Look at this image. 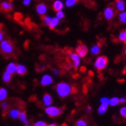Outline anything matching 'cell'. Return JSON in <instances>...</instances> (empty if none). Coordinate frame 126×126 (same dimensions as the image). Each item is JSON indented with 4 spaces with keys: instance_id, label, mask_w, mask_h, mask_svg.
Masks as SVG:
<instances>
[{
    "instance_id": "6da1fadb",
    "label": "cell",
    "mask_w": 126,
    "mask_h": 126,
    "mask_svg": "<svg viewBox=\"0 0 126 126\" xmlns=\"http://www.w3.org/2000/svg\"><path fill=\"white\" fill-rule=\"evenodd\" d=\"M15 46L14 44L11 42L10 39H5L1 42L0 44V52L5 56V58H8L14 54Z\"/></svg>"
},
{
    "instance_id": "7a4b0ae2",
    "label": "cell",
    "mask_w": 126,
    "mask_h": 126,
    "mask_svg": "<svg viewBox=\"0 0 126 126\" xmlns=\"http://www.w3.org/2000/svg\"><path fill=\"white\" fill-rule=\"evenodd\" d=\"M57 93L61 97H67L71 93H75L73 91V88H71V86L66 83V82H61L58 83L55 87Z\"/></svg>"
},
{
    "instance_id": "3957f363",
    "label": "cell",
    "mask_w": 126,
    "mask_h": 126,
    "mask_svg": "<svg viewBox=\"0 0 126 126\" xmlns=\"http://www.w3.org/2000/svg\"><path fill=\"white\" fill-rule=\"evenodd\" d=\"M108 63V59L105 56H100L97 58L95 63H94V67L97 69L98 71L103 70L107 66Z\"/></svg>"
},
{
    "instance_id": "277c9868",
    "label": "cell",
    "mask_w": 126,
    "mask_h": 126,
    "mask_svg": "<svg viewBox=\"0 0 126 126\" xmlns=\"http://www.w3.org/2000/svg\"><path fill=\"white\" fill-rule=\"evenodd\" d=\"M63 110L55 107H48L45 109V112H46L50 117H55L58 116L62 113Z\"/></svg>"
},
{
    "instance_id": "5b68a950",
    "label": "cell",
    "mask_w": 126,
    "mask_h": 126,
    "mask_svg": "<svg viewBox=\"0 0 126 126\" xmlns=\"http://www.w3.org/2000/svg\"><path fill=\"white\" fill-rule=\"evenodd\" d=\"M76 54L79 57H81V58H84V57H85V55L88 53V48H87L86 45H85L83 44H79L76 47Z\"/></svg>"
},
{
    "instance_id": "8992f818",
    "label": "cell",
    "mask_w": 126,
    "mask_h": 126,
    "mask_svg": "<svg viewBox=\"0 0 126 126\" xmlns=\"http://www.w3.org/2000/svg\"><path fill=\"white\" fill-rule=\"evenodd\" d=\"M69 54H70V58L72 59V61H73V63H74V66L75 68H77L80 63V57L77 54H75V53H73L71 51H69Z\"/></svg>"
},
{
    "instance_id": "52a82bcc",
    "label": "cell",
    "mask_w": 126,
    "mask_h": 126,
    "mask_svg": "<svg viewBox=\"0 0 126 126\" xmlns=\"http://www.w3.org/2000/svg\"><path fill=\"white\" fill-rule=\"evenodd\" d=\"M52 82H53V79L49 75H45V76H43V77L42 78V80H41V84L43 86L48 85L51 84Z\"/></svg>"
},
{
    "instance_id": "ba28073f",
    "label": "cell",
    "mask_w": 126,
    "mask_h": 126,
    "mask_svg": "<svg viewBox=\"0 0 126 126\" xmlns=\"http://www.w3.org/2000/svg\"><path fill=\"white\" fill-rule=\"evenodd\" d=\"M104 16L107 20H111L114 16V9L109 6L104 10Z\"/></svg>"
},
{
    "instance_id": "9c48e42d",
    "label": "cell",
    "mask_w": 126,
    "mask_h": 126,
    "mask_svg": "<svg viewBox=\"0 0 126 126\" xmlns=\"http://www.w3.org/2000/svg\"><path fill=\"white\" fill-rule=\"evenodd\" d=\"M53 100L51 96L48 94V93H45L43 96V104L45 106H49L52 104Z\"/></svg>"
},
{
    "instance_id": "30bf717a",
    "label": "cell",
    "mask_w": 126,
    "mask_h": 126,
    "mask_svg": "<svg viewBox=\"0 0 126 126\" xmlns=\"http://www.w3.org/2000/svg\"><path fill=\"white\" fill-rule=\"evenodd\" d=\"M36 11L39 15H44L45 14V12H46L47 11V8H46V5H45V4L43 3H40L37 5L36 7Z\"/></svg>"
},
{
    "instance_id": "8fae6325",
    "label": "cell",
    "mask_w": 126,
    "mask_h": 126,
    "mask_svg": "<svg viewBox=\"0 0 126 126\" xmlns=\"http://www.w3.org/2000/svg\"><path fill=\"white\" fill-rule=\"evenodd\" d=\"M16 72L19 74V75H20V76H24L26 73H27V68H26V66H23V65H17V70H16Z\"/></svg>"
},
{
    "instance_id": "7c38bea8",
    "label": "cell",
    "mask_w": 126,
    "mask_h": 126,
    "mask_svg": "<svg viewBox=\"0 0 126 126\" xmlns=\"http://www.w3.org/2000/svg\"><path fill=\"white\" fill-rule=\"evenodd\" d=\"M17 64L15 63H11L8 65L7 68H6V71H8V73H10L11 74H12L16 72L17 70Z\"/></svg>"
},
{
    "instance_id": "4fadbf2b",
    "label": "cell",
    "mask_w": 126,
    "mask_h": 126,
    "mask_svg": "<svg viewBox=\"0 0 126 126\" xmlns=\"http://www.w3.org/2000/svg\"><path fill=\"white\" fill-rule=\"evenodd\" d=\"M0 8L2 10H4L5 11H9L13 8V5L11 3H8L6 2H2L1 5H0Z\"/></svg>"
},
{
    "instance_id": "5bb4252c",
    "label": "cell",
    "mask_w": 126,
    "mask_h": 126,
    "mask_svg": "<svg viewBox=\"0 0 126 126\" xmlns=\"http://www.w3.org/2000/svg\"><path fill=\"white\" fill-rule=\"evenodd\" d=\"M59 24V19L58 17H54V18H51L50 23H49V28L51 30H54L57 26Z\"/></svg>"
},
{
    "instance_id": "9a60e30c",
    "label": "cell",
    "mask_w": 126,
    "mask_h": 126,
    "mask_svg": "<svg viewBox=\"0 0 126 126\" xmlns=\"http://www.w3.org/2000/svg\"><path fill=\"white\" fill-rule=\"evenodd\" d=\"M63 8V2L60 0H57V1L54 2V3L53 4V9L55 11H61Z\"/></svg>"
},
{
    "instance_id": "2e32d148",
    "label": "cell",
    "mask_w": 126,
    "mask_h": 126,
    "mask_svg": "<svg viewBox=\"0 0 126 126\" xmlns=\"http://www.w3.org/2000/svg\"><path fill=\"white\" fill-rule=\"evenodd\" d=\"M18 117H19V119H20V120L21 122H23L25 123V124H27L28 123V121L27 119V113H26L25 111H23V112H20Z\"/></svg>"
},
{
    "instance_id": "e0dca14e",
    "label": "cell",
    "mask_w": 126,
    "mask_h": 126,
    "mask_svg": "<svg viewBox=\"0 0 126 126\" xmlns=\"http://www.w3.org/2000/svg\"><path fill=\"white\" fill-rule=\"evenodd\" d=\"M108 106H109V105L101 104L99 108H98V113L100 114V115H103V114H104V113L107 112V110Z\"/></svg>"
},
{
    "instance_id": "ac0fdd59",
    "label": "cell",
    "mask_w": 126,
    "mask_h": 126,
    "mask_svg": "<svg viewBox=\"0 0 126 126\" xmlns=\"http://www.w3.org/2000/svg\"><path fill=\"white\" fill-rule=\"evenodd\" d=\"M3 81L5 82V83H9L11 79V74L10 73H8V71H5L3 74Z\"/></svg>"
},
{
    "instance_id": "d6986e66",
    "label": "cell",
    "mask_w": 126,
    "mask_h": 126,
    "mask_svg": "<svg viewBox=\"0 0 126 126\" xmlns=\"http://www.w3.org/2000/svg\"><path fill=\"white\" fill-rule=\"evenodd\" d=\"M119 103V99L117 97H112L110 100V104H109V105H110L112 107H114V106L118 105Z\"/></svg>"
},
{
    "instance_id": "ffe728a7",
    "label": "cell",
    "mask_w": 126,
    "mask_h": 126,
    "mask_svg": "<svg viewBox=\"0 0 126 126\" xmlns=\"http://www.w3.org/2000/svg\"><path fill=\"white\" fill-rule=\"evenodd\" d=\"M7 97V90L2 88H0V101H2Z\"/></svg>"
},
{
    "instance_id": "44dd1931",
    "label": "cell",
    "mask_w": 126,
    "mask_h": 126,
    "mask_svg": "<svg viewBox=\"0 0 126 126\" xmlns=\"http://www.w3.org/2000/svg\"><path fill=\"white\" fill-rule=\"evenodd\" d=\"M91 53H92L93 54H99L100 51V45H94V46L91 48Z\"/></svg>"
},
{
    "instance_id": "7402d4cb",
    "label": "cell",
    "mask_w": 126,
    "mask_h": 126,
    "mask_svg": "<svg viewBox=\"0 0 126 126\" xmlns=\"http://www.w3.org/2000/svg\"><path fill=\"white\" fill-rule=\"evenodd\" d=\"M116 7L119 11H123L125 9V3L122 0H116Z\"/></svg>"
},
{
    "instance_id": "603a6c76",
    "label": "cell",
    "mask_w": 126,
    "mask_h": 126,
    "mask_svg": "<svg viewBox=\"0 0 126 126\" xmlns=\"http://www.w3.org/2000/svg\"><path fill=\"white\" fill-rule=\"evenodd\" d=\"M19 113H20L19 110H12L10 112V116H11V117L12 118V119H17L19 116Z\"/></svg>"
},
{
    "instance_id": "cb8c5ba5",
    "label": "cell",
    "mask_w": 126,
    "mask_h": 126,
    "mask_svg": "<svg viewBox=\"0 0 126 126\" xmlns=\"http://www.w3.org/2000/svg\"><path fill=\"white\" fill-rule=\"evenodd\" d=\"M119 39L122 42L126 43V31H122L119 33Z\"/></svg>"
},
{
    "instance_id": "d4e9b609",
    "label": "cell",
    "mask_w": 126,
    "mask_h": 126,
    "mask_svg": "<svg viewBox=\"0 0 126 126\" xmlns=\"http://www.w3.org/2000/svg\"><path fill=\"white\" fill-rule=\"evenodd\" d=\"M79 2V0H66V5L67 7H71L74 5L76 3Z\"/></svg>"
},
{
    "instance_id": "484cf974",
    "label": "cell",
    "mask_w": 126,
    "mask_h": 126,
    "mask_svg": "<svg viewBox=\"0 0 126 126\" xmlns=\"http://www.w3.org/2000/svg\"><path fill=\"white\" fill-rule=\"evenodd\" d=\"M76 126H88V124L85 120L84 119H79L76 122Z\"/></svg>"
},
{
    "instance_id": "4316f807",
    "label": "cell",
    "mask_w": 126,
    "mask_h": 126,
    "mask_svg": "<svg viewBox=\"0 0 126 126\" xmlns=\"http://www.w3.org/2000/svg\"><path fill=\"white\" fill-rule=\"evenodd\" d=\"M42 20L45 22V24H46L47 26H48L51 18L49 16H43V17H42Z\"/></svg>"
},
{
    "instance_id": "83f0119b",
    "label": "cell",
    "mask_w": 126,
    "mask_h": 126,
    "mask_svg": "<svg viewBox=\"0 0 126 126\" xmlns=\"http://www.w3.org/2000/svg\"><path fill=\"white\" fill-rule=\"evenodd\" d=\"M119 19L120 21L124 23V24H126V12H123L119 15Z\"/></svg>"
},
{
    "instance_id": "f1b7e54d",
    "label": "cell",
    "mask_w": 126,
    "mask_h": 126,
    "mask_svg": "<svg viewBox=\"0 0 126 126\" xmlns=\"http://www.w3.org/2000/svg\"><path fill=\"white\" fill-rule=\"evenodd\" d=\"M120 115L123 118H126V107H123L120 110Z\"/></svg>"
},
{
    "instance_id": "f546056e",
    "label": "cell",
    "mask_w": 126,
    "mask_h": 126,
    "mask_svg": "<svg viewBox=\"0 0 126 126\" xmlns=\"http://www.w3.org/2000/svg\"><path fill=\"white\" fill-rule=\"evenodd\" d=\"M100 103H101V104H104L109 105V104H110V100L107 97H102L100 99Z\"/></svg>"
},
{
    "instance_id": "4dcf8cb0",
    "label": "cell",
    "mask_w": 126,
    "mask_h": 126,
    "mask_svg": "<svg viewBox=\"0 0 126 126\" xmlns=\"http://www.w3.org/2000/svg\"><path fill=\"white\" fill-rule=\"evenodd\" d=\"M57 17H58V19H62L64 17V14L61 10L57 11Z\"/></svg>"
},
{
    "instance_id": "1f68e13d",
    "label": "cell",
    "mask_w": 126,
    "mask_h": 126,
    "mask_svg": "<svg viewBox=\"0 0 126 126\" xmlns=\"http://www.w3.org/2000/svg\"><path fill=\"white\" fill-rule=\"evenodd\" d=\"M2 107L3 109V111L7 112V111L8 110V103H3V104H2Z\"/></svg>"
},
{
    "instance_id": "d6a6232c",
    "label": "cell",
    "mask_w": 126,
    "mask_h": 126,
    "mask_svg": "<svg viewBox=\"0 0 126 126\" xmlns=\"http://www.w3.org/2000/svg\"><path fill=\"white\" fill-rule=\"evenodd\" d=\"M33 126H47V125H46V123H45V122L40 121V122H36V124H34Z\"/></svg>"
},
{
    "instance_id": "836d02e7",
    "label": "cell",
    "mask_w": 126,
    "mask_h": 126,
    "mask_svg": "<svg viewBox=\"0 0 126 126\" xmlns=\"http://www.w3.org/2000/svg\"><path fill=\"white\" fill-rule=\"evenodd\" d=\"M15 18L17 20H20V19H22V15H21L20 13H16V14L15 15Z\"/></svg>"
},
{
    "instance_id": "e575fe53",
    "label": "cell",
    "mask_w": 126,
    "mask_h": 126,
    "mask_svg": "<svg viewBox=\"0 0 126 126\" xmlns=\"http://www.w3.org/2000/svg\"><path fill=\"white\" fill-rule=\"evenodd\" d=\"M3 37H4V32L0 30V41H2L3 39Z\"/></svg>"
},
{
    "instance_id": "d590c367",
    "label": "cell",
    "mask_w": 126,
    "mask_h": 126,
    "mask_svg": "<svg viewBox=\"0 0 126 126\" xmlns=\"http://www.w3.org/2000/svg\"><path fill=\"white\" fill-rule=\"evenodd\" d=\"M126 102V98L125 97H121L119 99V103H121V104H123V103H125Z\"/></svg>"
},
{
    "instance_id": "8d00e7d4",
    "label": "cell",
    "mask_w": 126,
    "mask_h": 126,
    "mask_svg": "<svg viewBox=\"0 0 126 126\" xmlns=\"http://www.w3.org/2000/svg\"><path fill=\"white\" fill-rule=\"evenodd\" d=\"M31 2V0H24V4L25 5H28Z\"/></svg>"
},
{
    "instance_id": "74e56055",
    "label": "cell",
    "mask_w": 126,
    "mask_h": 126,
    "mask_svg": "<svg viewBox=\"0 0 126 126\" xmlns=\"http://www.w3.org/2000/svg\"><path fill=\"white\" fill-rule=\"evenodd\" d=\"M91 108L90 107H87V109H86V112H87V113H88V112H91Z\"/></svg>"
},
{
    "instance_id": "f35d334b",
    "label": "cell",
    "mask_w": 126,
    "mask_h": 126,
    "mask_svg": "<svg viewBox=\"0 0 126 126\" xmlns=\"http://www.w3.org/2000/svg\"><path fill=\"white\" fill-rule=\"evenodd\" d=\"M53 72H54V74H56V75H57V74H58V71L57 70H53Z\"/></svg>"
},
{
    "instance_id": "ab89813d",
    "label": "cell",
    "mask_w": 126,
    "mask_h": 126,
    "mask_svg": "<svg viewBox=\"0 0 126 126\" xmlns=\"http://www.w3.org/2000/svg\"><path fill=\"white\" fill-rule=\"evenodd\" d=\"M47 126H58V125H57V124H51V125H47Z\"/></svg>"
},
{
    "instance_id": "60d3db41",
    "label": "cell",
    "mask_w": 126,
    "mask_h": 126,
    "mask_svg": "<svg viewBox=\"0 0 126 126\" xmlns=\"http://www.w3.org/2000/svg\"><path fill=\"white\" fill-rule=\"evenodd\" d=\"M62 126H67V125H66V124H63V125H62Z\"/></svg>"
},
{
    "instance_id": "b9f144b4",
    "label": "cell",
    "mask_w": 126,
    "mask_h": 126,
    "mask_svg": "<svg viewBox=\"0 0 126 126\" xmlns=\"http://www.w3.org/2000/svg\"><path fill=\"white\" fill-rule=\"evenodd\" d=\"M125 54H126V49H125Z\"/></svg>"
},
{
    "instance_id": "7bdbcfd3",
    "label": "cell",
    "mask_w": 126,
    "mask_h": 126,
    "mask_svg": "<svg viewBox=\"0 0 126 126\" xmlns=\"http://www.w3.org/2000/svg\"><path fill=\"white\" fill-rule=\"evenodd\" d=\"M26 126H30V125H26Z\"/></svg>"
},
{
    "instance_id": "ee69618b",
    "label": "cell",
    "mask_w": 126,
    "mask_h": 126,
    "mask_svg": "<svg viewBox=\"0 0 126 126\" xmlns=\"http://www.w3.org/2000/svg\"><path fill=\"white\" fill-rule=\"evenodd\" d=\"M125 31H126V30H125Z\"/></svg>"
}]
</instances>
